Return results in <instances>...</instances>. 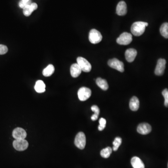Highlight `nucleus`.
<instances>
[{
	"instance_id": "nucleus-21",
	"label": "nucleus",
	"mask_w": 168,
	"mask_h": 168,
	"mask_svg": "<svg viewBox=\"0 0 168 168\" xmlns=\"http://www.w3.org/2000/svg\"><path fill=\"white\" fill-rule=\"evenodd\" d=\"M112 152V149L111 147H107L100 151V155L102 158H107L110 157Z\"/></svg>"
},
{
	"instance_id": "nucleus-11",
	"label": "nucleus",
	"mask_w": 168,
	"mask_h": 168,
	"mask_svg": "<svg viewBox=\"0 0 168 168\" xmlns=\"http://www.w3.org/2000/svg\"><path fill=\"white\" fill-rule=\"evenodd\" d=\"M12 136L15 139H25L27 136V133L23 128H17L13 131Z\"/></svg>"
},
{
	"instance_id": "nucleus-1",
	"label": "nucleus",
	"mask_w": 168,
	"mask_h": 168,
	"mask_svg": "<svg viewBox=\"0 0 168 168\" xmlns=\"http://www.w3.org/2000/svg\"><path fill=\"white\" fill-rule=\"evenodd\" d=\"M148 25V23L141 21L136 22L131 26V32L135 36H140L144 33L146 27H147Z\"/></svg>"
},
{
	"instance_id": "nucleus-28",
	"label": "nucleus",
	"mask_w": 168,
	"mask_h": 168,
	"mask_svg": "<svg viewBox=\"0 0 168 168\" xmlns=\"http://www.w3.org/2000/svg\"><path fill=\"white\" fill-rule=\"evenodd\" d=\"M32 1H31V0L28 2H24L22 1L21 0V1L19 2V6L20 8H22V9H23L24 7H26V6H27V5H30L31 4H32Z\"/></svg>"
},
{
	"instance_id": "nucleus-16",
	"label": "nucleus",
	"mask_w": 168,
	"mask_h": 168,
	"mask_svg": "<svg viewBox=\"0 0 168 168\" xmlns=\"http://www.w3.org/2000/svg\"><path fill=\"white\" fill-rule=\"evenodd\" d=\"M139 100L136 96H133L129 102V107L131 110L136 111L139 108Z\"/></svg>"
},
{
	"instance_id": "nucleus-12",
	"label": "nucleus",
	"mask_w": 168,
	"mask_h": 168,
	"mask_svg": "<svg viewBox=\"0 0 168 168\" xmlns=\"http://www.w3.org/2000/svg\"><path fill=\"white\" fill-rule=\"evenodd\" d=\"M137 52L136 50L133 48H130L126 50L125 52V57L128 62L131 63L133 62L136 56Z\"/></svg>"
},
{
	"instance_id": "nucleus-22",
	"label": "nucleus",
	"mask_w": 168,
	"mask_h": 168,
	"mask_svg": "<svg viewBox=\"0 0 168 168\" xmlns=\"http://www.w3.org/2000/svg\"><path fill=\"white\" fill-rule=\"evenodd\" d=\"M122 143V139L120 137H117L115 138V140L113 141V148L114 151H117L119 147H120Z\"/></svg>"
},
{
	"instance_id": "nucleus-26",
	"label": "nucleus",
	"mask_w": 168,
	"mask_h": 168,
	"mask_svg": "<svg viewBox=\"0 0 168 168\" xmlns=\"http://www.w3.org/2000/svg\"><path fill=\"white\" fill-rule=\"evenodd\" d=\"M8 49L7 46L2 44H0V55H3L8 52Z\"/></svg>"
},
{
	"instance_id": "nucleus-14",
	"label": "nucleus",
	"mask_w": 168,
	"mask_h": 168,
	"mask_svg": "<svg viewBox=\"0 0 168 168\" xmlns=\"http://www.w3.org/2000/svg\"><path fill=\"white\" fill-rule=\"evenodd\" d=\"M82 71V70L77 63H74L71 65V68H70V73H71V76L73 78L78 77L80 75Z\"/></svg>"
},
{
	"instance_id": "nucleus-27",
	"label": "nucleus",
	"mask_w": 168,
	"mask_h": 168,
	"mask_svg": "<svg viewBox=\"0 0 168 168\" xmlns=\"http://www.w3.org/2000/svg\"><path fill=\"white\" fill-rule=\"evenodd\" d=\"M91 110L93 112H94V115H95V116H99L100 111H99V108L97 106H96V105H93V106L91 107Z\"/></svg>"
},
{
	"instance_id": "nucleus-17",
	"label": "nucleus",
	"mask_w": 168,
	"mask_h": 168,
	"mask_svg": "<svg viewBox=\"0 0 168 168\" xmlns=\"http://www.w3.org/2000/svg\"><path fill=\"white\" fill-rule=\"evenodd\" d=\"M96 83L99 87L104 91H106L108 89L109 86L107 81L105 79H102L101 78H98L96 80Z\"/></svg>"
},
{
	"instance_id": "nucleus-29",
	"label": "nucleus",
	"mask_w": 168,
	"mask_h": 168,
	"mask_svg": "<svg viewBox=\"0 0 168 168\" xmlns=\"http://www.w3.org/2000/svg\"><path fill=\"white\" fill-rule=\"evenodd\" d=\"M31 7H32V9H33L34 11L36 10L38 8V6H37V4L36 3H32L31 4Z\"/></svg>"
},
{
	"instance_id": "nucleus-24",
	"label": "nucleus",
	"mask_w": 168,
	"mask_h": 168,
	"mask_svg": "<svg viewBox=\"0 0 168 168\" xmlns=\"http://www.w3.org/2000/svg\"><path fill=\"white\" fill-rule=\"evenodd\" d=\"M99 125L98 126V129L99 131H102L106 127V120L103 118H101L99 120Z\"/></svg>"
},
{
	"instance_id": "nucleus-3",
	"label": "nucleus",
	"mask_w": 168,
	"mask_h": 168,
	"mask_svg": "<svg viewBox=\"0 0 168 168\" xmlns=\"http://www.w3.org/2000/svg\"><path fill=\"white\" fill-rule=\"evenodd\" d=\"M132 41V35L128 32H123L117 39L116 42L120 45H128Z\"/></svg>"
},
{
	"instance_id": "nucleus-25",
	"label": "nucleus",
	"mask_w": 168,
	"mask_h": 168,
	"mask_svg": "<svg viewBox=\"0 0 168 168\" xmlns=\"http://www.w3.org/2000/svg\"><path fill=\"white\" fill-rule=\"evenodd\" d=\"M162 94L165 99L164 105L166 107H168V89H165L163 90L162 92Z\"/></svg>"
},
{
	"instance_id": "nucleus-5",
	"label": "nucleus",
	"mask_w": 168,
	"mask_h": 168,
	"mask_svg": "<svg viewBox=\"0 0 168 168\" xmlns=\"http://www.w3.org/2000/svg\"><path fill=\"white\" fill-rule=\"evenodd\" d=\"M102 36L101 33L96 29H92L89 34V40L91 43L96 44L101 42Z\"/></svg>"
},
{
	"instance_id": "nucleus-7",
	"label": "nucleus",
	"mask_w": 168,
	"mask_h": 168,
	"mask_svg": "<svg viewBox=\"0 0 168 168\" xmlns=\"http://www.w3.org/2000/svg\"><path fill=\"white\" fill-rule=\"evenodd\" d=\"M108 65L111 68L116 69L121 73L124 71V64L123 62L120 61L117 58H114L110 59L108 61Z\"/></svg>"
},
{
	"instance_id": "nucleus-20",
	"label": "nucleus",
	"mask_w": 168,
	"mask_h": 168,
	"mask_svg": "<svg viewBox=\"0 0 168 168\" xmlns=\"http://www.w3.org/2000/svg\"><path fill=\"white\" fill-rule=\"evenodd\" d=\"M161 34L165 38H168V23H164L161 26L160 29Z\"/></svg>"
},
{
	"instance_id": "nucleus-8",
	"label": "nucleus",
	"mask_w": 168,
	"mask_h": 168,
	"mask_svg": "<svg viewBox=\"0 0 168 168\" xmlns=\"http://www.w3.org/2000/svg\"><path fill=\"white\" fill-rule=\"evenodd\" d=\"M92 92L89 88L87 87H82L78 90V95L80 101H86L91 96Z\"/></svg>"
},
{
	"instance_id": "nucleus-2",
	"label": "nucleus",
	"mask_w": 168,
	"mask_h": 168,
	"mask_svg": "<svg viewBox=\"0 0 168 168\" xmlns=\"http://www.w3.org/2000/svg\"><path fill=\"white\" fill-rule=\"evenodd\" d=\"M75 145L80 149H83L86 145V137L83 132H79L76 136L74 141Z\"/></svg>"
},
{
	"instance_id": "nucleus-19",
	"label": "nucleus",
	"mask_w": 168,
	"mask_h": 168,
	"mask_svg": "<svg viewBox=\"0 0 168 168\" xmlns=\"http://www.w3.org/2000/svg\"><path fill=\"white\" fill-rule=\"evenodd\" d=\"M55 68L52 65H49L43 71V74L45 77H50L53 74Z\"/></svg>"
},
{
	"instance_id": "nucleus-6",
	"label": "nucleus",
	"mask_w": 168,
	"mask_h": 168,
	"mask_svg": "<svg viewBox=\"0 0 168 168\" xmlns=\"http://www.w3.org/2000/svg\"><path fill=\"white\" fill-rule=\"evenodd\" d=\"M14 148L18 151H24L28 148L29 143L25 139H15L13 143Z\"/></svg>"
},
{
	"instance_id": "nucleus-9",
	"label": "nucleus",
	"mask_w": 168,
	"mask_h": 168,
	"mask_svg": "<svg viewBox=\"0 0 168 168\" xmlns=\"http://www.w3.org/2000/svg\"><path fill=\"white\" fill-rule=\"evenodd\" d=\"M166 61L165 59L160 58L158 59L155 70V74L158 76H162L164 74L165 69Z\"/></svg>"
},
{
	"instance_id": "nucleus-4",
	"label": "nucleus",
	"mask_w": 168,
	"mask_h": 168,
	"mask_svg": "<svg viewBox=\"0 0 168 168\" xmlns=\"http://www.w3.org/2000/svg\"><path fill=\"white\" fill-rule=\"evenodd\" d=\"M77 64L81 68L82 71L86 73H88L92 69V65L91 64L86 58L79 57L77 59Z\"/></svg>"
},
{
	"instance_id": "nucleus-13",
	"label": "nucleus",
	"mask_w": 168,
	"mask_h": 168,
	"mask_svg": "<svg viewBox=\"0 0 168 168\" xmlns=\"http://www.w3.org/2000/svg\"><path fill=\"white\" fill-rule=\"evenodd\" d=\"M116 13L118 15H125L127 13V7L126 2L124 1L120 2L116 7Z\"/></svg>"
},
{
	"instance_id": "nucleus-31",
	"label": "nucleus",
	"mask_w": 168,
	"mask_h": 168,
	"mask_svg": "<svg viewBox=\"0 0 168 168\" xmlns=\"http://www.w3.org/2000/svg\"></svg>"
},
{
	"instance_id": "nucleus-15",
	"label": "nucleus",
	"mask_w": 168,
	"mask_h": 168,
	"mask_svg": "<svg viewBox=\"0 0 168 168\" xmlns=\"http://www.w3.org/2000/svg\"><path fill=\"white\" fill-rule=\"evenodd\" d=\"M131 163L134 168H145L144 163L138 157H133L131 159Z\"/></svg>"
},
{
	"instance_id": "nucleus-10",
	"label": "nucleus",
	"mask_w": 168,
	"mask_h": 168,
	"mask_svg": "<svg viewBox=\"0 0 168 168\" xmlns=\"http://www.w3.org/2000/svg\"><path fill=\"white\" fill-rule=\"evenodd\" d=\"M152 130L151 126L147 123H142L138 126L137 131L139 134L146 135L149 134Z\"/></svg>"
},
{
	"instance_id": "nucleus-30",
	"label": "nucleus",
	"mask_w": 168,
	"mask_h": 168,
	"mask_svg": "<svg viewBox=\"0 0 168 168\" xmlns=\"http://www.w3.org/2000/svg\"><path fill=\"white\" fill-rule=\"evenodd\" d=\"M22 1L25 2H30L31 0H22Z\"/></svg>"
},
{
	"instance_id": "nucleus-23",
	"label": "nucleus",
	"mask_w": 168,
	"mask_h": 168,
	"mask_svg": "<svg viewBox=\"0 0 168 168\" xmlns=\"http://www.w3.org/2000/svg\"><path fill=\"white\" fill-rule=\"evenodd\" d=\"M33 11L34 10L32 9L31 5H27L23 9V14L26 16H30Z\"/></svg>"
},
{
	"instance_id": "nucleus-18",
	"label": "nucleus",
	"mask_w": 168,
	"mask_h": 168,
	"mask_svg": "<svg viewBox=\"0 0 168 168\" xmlns=\"http://www.w3.org/2000/svg\"><path fill=\"white\" fill-rule=\"evenodd\" d=\"M35 90L38 93H43L45 91V85L42 80L36 81L34 86Z\"/></svg>"
}]
</instances>
